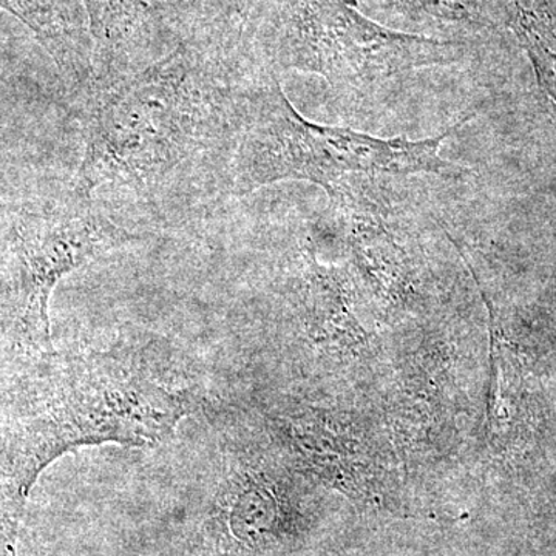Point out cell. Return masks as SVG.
<instances>
[{"mask_svg":"<svg viewBox=\"0 0 556 556\" xmlns=\"http://www.w3.org/2000/svg\"><path fill=\"white\" fill-rule=\"evenodd\" d=\"M195 408L189 390L161 382L126 354L31 358L0 396V536H16L33 486L65 453L161 444Z\"/></svg>","mask_w":556,"mask_h":556,"instance_id":"cell-1","label":"cell"},{"mask_svg":"<svg viewBox=\"0 0 556 556\" xmlns=\"http://www.w3.org/2000/svg\"><path fill=\"white\" fill-rule=\"evenodd\" d=\"M248 80L177 51L94 98L73 193L160 200L199 172L223 186Z\"/></svg>","mask_w":556,"mask_h":556,"instance_id":"cell-2","label":"cell"},{"mask_svg":"<svg viewBox=\"0 0 556 556\" xmlns=\"http://www.w3.org/2000/svg\"><path fill=\"white\" fill-rule=\"evenodd\" d=\"M471 119L473 115H468L438 137L417 141L324 126L306 119L291 104L276 73L260 70L244 90L223 188L243 197L280 181H308L329 192L353 178L426 174L463 179L470 172L442 159L441 149Z\"/></svg>","mask_w":556,"mask_h":556,"instance_id":"cell-3","label":"cell"},{"mask_svg":"<svg viewBox=\"0 0 556 556\" xmlns=\"http://www.w3.org/2000/svg\"><path fill=\"white\" fill-rule=\"evenodd\" d=\"M467 43L390 30L350 0H273L263 70L314 73L350 104H376L409 73L463 60Z\"/></svg>","mask_w":556,"mask_h":556,"instance_id":"cell-4","label":"cell"},{"mask_svg":"<svg viewBox=\"0 0 556 556\" xmlns=\"http://www.w3.org/2000/svg\"><path fill=\"white\" fill-rule=\"evenodd\" d=\"M137 239L116 225L93 200L25 206L9 230L2 285L3 327L11 346L22 356L54 353L50 300L70 274Z\"/></svg>","mask_w":556,"mask_h":556,"instance_id":"cell-5","label":"cell"},{"mask_svg":"<svg viewBox=\"0 0 556 556\" xmlns=\"http://www.w3.org/2000/svg\"><path fill=\"white\" fill-rule=\"evenodd\" d=\"M500 5L532 61L540 89L556 104V10L546 0H500Z\"/></svg>","mask_w":556,"mask_h":556,"instance_id":"cell-6","label":"cell"},{"mask_svg":"<svg viewBox=\"0 0 556 556\" xmlns=\"http://www.w3.org/2000/svg\"><path fill=\"white\" fill-rule=\"evenodd\" d=\"M380 10L426 30L478 31L493 22L495 0H371Z\"/></svg>","mask_w":556,"mask_h":556,"instance_id":"cell-7","label":"cell"},{"mask_svg":"<svg viewBox=\"0 0 556 556\" xmlns=\"http://www.w3.org/2000/svg\"><path fill=\"white\" fill-rule=\"evenodd\" d=\"M241 482L243 484L233 485L229 492L230 529L240 540L258 543L273 535L276 529L277 501L262 482L252 478Z\"/></svg>","mask_w":556,"mask_h":556,"instance_id":"cell-8","label":"cell"}]
</instances>
